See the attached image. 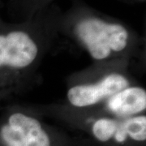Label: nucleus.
I'll return each mask as SVG.
<instances>
[{"label":"nucleus","instance_id":"1","mask_svg":"<svg viewBox=\"0 0 146 146\" xmlns=\"http://www.w3.org/2000/svg\"><path fill=\"white\" fill-rule=\"evenodd\" d=\"M58 25L98 61L124 52L135 40L134 33L123 23L81 6L58 20Z\"/></svg>","mask_w":146,"mask_h":146},{"label":"nucleus","instance_id":"2","mask_svg":"<svg viewBox=\"0 0 146 146\" xmlns=\"http://www.w3.org/2000/svg\"><path fill=\"white\" fill-rule=\"evenodd\" d=\"M36 20L0 31V70L21 71L35 62L40 50L38 34L54 19Z\"/></svg>","mask_w":146,"mask_h":146},{"label":"nucleus","instance_id":"3","mask_svg":"<svg viewBox=\"0 0 146 146\" xmlns=\"http://www.w3.org/2000/svg\"><path fill=\"white\" fill-rule=\"evenodd\" d=\"M90 131L102 143L124 145L143 143L146 140L145 115L127 118L102 116L90 123Z\"/></svg>","mask_w":146,"mask_h":146},{"label":"nucleus","instance_id":"4","mask_svg":"<svg viewBox=\"0 0 146 146\" xmlns=\"http://www.w3.org/2000/svg\"><path fill=\"white\" fill-rule=\"evenodd\" d=\"M0 146H52L42 123L32 115L17 111L0 125Z\"/></svg>","mask_w":146,"mask_h":146},{"label":"nucleus","instance_id":"5","mask_svg":"<svg viewBox=\"0 0 146 146\" xmlns=\"http://www.w3.org/2000/svg\"><path fill=\"white\" fill-rule=\"evenodd\" d=\"M128 85L130 81L124 74L110 72L94 82L72 86L68 90L67 98L76 108H87L106 102Z\"/></svg>","mask_w":146,"mask_h":146},{"label":"nucleus","instance_id":"6","mask_svg":"<svg viewBox=\"0 0 146 146\" xmlns=\"http://www.w3.org/2000/svg\"><path fill=\"white\" fill-rule=\"evenodd\" d=\"M105 110L110 116L118 118L141 115L146 110V90L130 84L106 100Z\"/></svg>","mask_w":146,"mask_h":146},{"label":"nucleus","instance_id":"7","mask_svg":"<svg viewBox=\"0 0 146 146\" xmlns=\"http://www.w3.org/2000/svg\"><path fill=\"white\" fill-rule=\"evenodd\" d=\"M28 3H29L30 4L33 5V7H40L43 5H46L47 3H49L51 0H25Z\"/></svg>","mask_w":146,"mask_h":146},{"label":"nucleus","instance_id":"8","mask_svg":"<svg viewBox=\"0 0 146 146\" xmlns=\"http://www.w3.org/2000/svg\"><path fill=\"white\" fill-rule=\"evenodd\" d=\"M141 1H144V0H141Z\"/></svg>","mask_w":146,"mask_h":146}]
</instances>
